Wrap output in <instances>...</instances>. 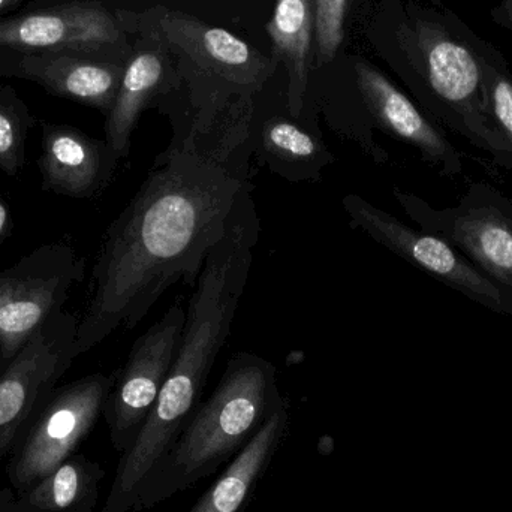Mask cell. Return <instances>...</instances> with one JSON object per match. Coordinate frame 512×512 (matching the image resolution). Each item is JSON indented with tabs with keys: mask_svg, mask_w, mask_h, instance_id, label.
<instances>
[{
	"mask_svg": "<svg viewBox=\"0 0 512 512\" xmlns=\"http://www.w3.org/2000/svg\"><path fill=\"white\" fill-rule=\"evenodd\" d=\"M358 92L372 128L414 147L442 177L463 173V159L441 126L436 125L396 84L369 63L355 65Z\"/></svg>",
	"mask_w": 512,
	"mask_h": 512,
	"instance_id": "obj_12",
	"label": "cell"
},
{
	"mask_svg": "<svg viewBox=\"0 0 512 512\" xmlns=\"http://www.w3.org/2000/svg\"><path fill=\"white\" fill-rule=\"evenodd\" d=\"M104 477L101 465L72 454L24 493L26 504L38 512H93Z\"/></svg>",
	"mask_w": 512,
	"mask_h": 512,
	"instance_id": "obj_19",
	"label": "cell"
},
{
	"mask_svg": "<svg viewBox=\"0 0 512 512\" xmlns=\"http://www.w3.org/2000/svg\"><path fill=\"white\" fill-rule=\"evenodd\" d=\"M393 195L418 230L445 240L498 288L505 315L512 316L511 198L487 182H472L444 209L397 188Z\"/></svg>",
	"mask_w": 512,
	"mask_h": 512,
	"instance_id": "obj_4",
	"label": "cell"
},
{
	"mask_svg": "<svg viewBox=\"0 0 512 512\" xmlns=\"http://www.w3.org/2000/svg\"><path fill=\"white\" fill-rule=\"evenodd\" d=\"M26 102L9 84H0V171L17 177L26 164V141L38 125Z\"/></svg>",
	"mask_w": 512,
	"mask_h": 512,
	"instance_id": "obj_20",
	"label": "cell"
},
{
	"mask_svg": "<svg viewBox=\"0 0 512 512\" xmlns=\"http://www.w3.org/2000/svg\"><path fill=\"white\" fill-rule=\"evenodd\" d=\"M267 30L274 51L288 69L289 114L300 119L306 101L309 54L315 32L312 0H277Z\"/></svg>",
	"mask_w": 512,
	"mask_h": 512,
	"instance_id": "obj_17",
	"label": "cell"
},
{
	"mask_svg": "<svg viewBox=\"0 0 512 512\" xmlns=\"http://www.w3.org/2000/svg\"><path fill=\"white\" fill-rule=\"evenodd\" d=\"M80 319L60 312L0 370V463L23 438L74 363Z\"/></svg>",
	"mask_w": 512,
	"mask_h": 512,
	"instance_id": "obj_7",
	"label": "cell"
},
{
	"mask_svg": "<svg viewBox=\"0 0 512 512\" xmlns=\"http://www.w3.org/2000/svg\"><path fill=\"white\" fill-rule=\"evenodd\" d=\"M286 400L273 363L239 352L207 402H201L171 453L141 487L134 512H144L212 477L228 465Z\"/></svg>",
	"mask_w": 512,
	"mask_h": 512,
	"instance_id": "obj_3",
	"label": "cell"
},
{
	"mask_svg": "<svg viewBox=\"0 0 512 512\" xmlns=\"http://www.w3.org/2000/svg\"><path fill=\"white\" fill-rule=\"evenodd\" d=\"M161 57L152 51L135 54L125 66L116 102L105 122V141L120 161L131 152V137L141 113L149 107L164 81Z\"/></svg>",
	"mask_w": 512,
	"mask_h": 512,
	"instance_id": "obj_18",
	"label": "cell"
},
{
	"mask_svg": "<svg viewBox=\"0 0 512 512\" xmlns=\"http://www.w3.org/2000/svg\"><path fill=\"white\" fill-rule=\"evenodd\" d=\"M490 17L493 23L501 29L512 32V0H492Z\"/></svg>",
	"mask_w": 512,
	"mask_h": 512,
	"instance_id": "obj_23",
	"label": "cell"
},
{
	"mask_svg": "<svg viewBox=\"0 0 512 512\" xmlns=\"http://www.w3.org/2000/svg\"><path fill=\"white\" fill-rule=\"evenodd\" d=\"M248 186L249 170L167 147L105 233L75 355L132 330L179 280L195 285Z\"/></svg>",
	"mask_w": 512,
	"mask_h": 512,
	"instance_id": "obj_1",
	"label": "cell"
},
{
	"mask_svg": "<svg viewBox=\"0 0 512 512\" xmlns=\"http://www.w3.org/2000/svg\"><path fill=\"white\" fill-rule=\"evenodd\" d=\"M342 207L349 225L355 230L363 231L370 239L426 271L439 282L462 292L487 309L505 315L498 288L445 240L408 227L357 194L346 195Z\"/></svg>",
	"mask_w": 512,
	"mask_h": 512,
	"instance_id": "obj_9",
	"label": "cell"
},
{
	"mask_svg": "<svg viewBox=\"0 0 512 512\" xmlns=\"http://www.w3.org/2000/svg\"><path fill=\"white\" fill-rule=\"evenodd\" d=\"M120 57L80 50H0V77L30 81L59 98L110 113L122 83Z\"/></svg>",
	"mask_w": 512,
	"mask_h": 512,
	"instance_id": "obj_11",
	"label": "cell"
},
{
	"mask_svg": "<svg viewBox=\"0 0 512 512\" xmlns=\"http://www.w3.org/2000/svg\"><path fill=\"white\" fill-rule=\"evenodd\" d=\"M122 42L120 18L87 0L29 6L0 17V50H80L120 57Z\"/></svg>",
	"mask_w": 512,
	"mask_h": 512,
	"instance_id": "obj_10",
	"label": "cell"
},
{
	"mask_svg": "<svg viewBox=\"0 0 512 512\" xmlns=\"http://www.w3.org/2000/svg\"><path fill=\"white\" fill-rule=\"evenodd\" d=\"M42 191L60 197L90 200L101 194L116 174L119 156L105 140L71 125L41 120Z\"/></svg>",
	"mask_w": 512,
	"mask_h": 512,
	"instance_id": "obj_13",
	"label": "cell"
},
{
	"mask_svg": "<svg viewBox=\"0 0 512 512\" xmlns=\"http://www.w3.org/2000/svg\"><path fill=\"white\" fill-rule=\"evenodd\" d=\"M162 27L167 38L194 57L203 68L242 86L261 83L262 60L256 59L249 45L228 30L209 27L179 15H167Z\"/></svg>",
	"mask_w": 512,
	"mask_h": 512,
	"instance_id": "obj_16",
	"label": "cell"
},
{
	"mask_svg": "<svg viewBox=\"0 0 512 512\" xmlns=\"http://www.w3.org/2000/svg\"><path fill=\"white\" fill-rule=\"evenodd\" d=\"M14 230V221H12L11 209L0 197V245L8 239Z\"/></svg>",
	"mask_w": 512,
	"mask_h": 512,
	"instance_id": "obj_24",
	"label": "cell"
},
{
	"mask_svg": "<svg viewBox=\"0 0 512 512\" xmlns=\"http://www.w3.org/2000/svg\"><path fill=\"white\" fill-rule=\"evenodd\" d=\"M399 59L424 113L512 170V155L487 117L483 48L486 39L441 0L402 9L394 29Z\"/></svg>",
	"mask_w": 512,
	"mask_h": 512,
	"instance_id": "obj_2",
	"label": "cell"
},
{
	"mask_svg": "<svg viewBox=\"0 0 512 512\" xmlns=\"http://www.w3.org/2000/svg\"><path fill=\"white\" fill-rule=\"evenodd\" d=\"M24 0H0V17L20 11Z\"/></svg>",
	"mask_w": 512,
	"mask_h": 512,
	"instance_id": "obj_25",
	"label": "cell"
},
{
	"mask_svg": "<svg viewBox=\"0 0 512 512\" xmlns=\"http://www.w3.org/2000/svg\"><path fill=\"white\" fill-rule=\"evenodd\" d=\"M481 62L487 117L512 155V72L504 54L489 41Z\"/></svg>",
	"mask_w": 512,
	"mask_h": 512,
	"instance_id": "obj_21",
	"label": "cell"
},
{
	"mask_svg": "<svg viewBox=\"0 0 512 512\" xmlns=\"http://www.w3.org/2000/svg\"><path fill=\"white\" fill-rule=\"evenodd\" d=\"M251 153L259 167L289 183H316L336 156L321 135L283 117L264 120L252 134Z\"/></svg>",
	"mask_w": 512,
	"mask_h": 512,
	"instance_id": "obj_15",
	"label": "cell"
},
{
	"mask_svg": "<svg viewBox=\"0 0 512 512\" xmlns=\"http://www.w3.org/2000/svg\"><path fill=\"white\" fill-rule=\"evenodd\" d=\"M348 0H312L315 41L321 63L331 62L345 38Z\"/></svg>",
	"mask_w": 512,
	"mask_h": 512,
	"instance_id": "obj_22",
	"label": "cell"
},
{
	"mask_svg": "<svg viewBox=\"0 0 512 512\" xmlns=\"http://www.w3.org/2000/svg\"><path fill=\"white\" fill-rule=\"evenodd\" d=\"M116 373H93L57 387L15 445L8 478L26 493L75 454L104 412Z\"/></svg>",
	"mask_w": 512,
	"mask_h": 512,
	"instance_id": "obj_6",
	"label": "cell"
},
{
	"mask_svg": "<svg viewBox=\"0 0 512 512\" xmlns=\"http://www.w3.org/2000/svg\"><path fill=\"white\" fill-rule=\"evenodd\" d=\"M186 309L176 303L158 322L141 334L105 402L104 415L111 444L117 453L131 448L146 423L182 342Z\"/></svg>",
	"mask_w": 512,
	"mask_h": 512,
	"instance_id": "obj_8",
	"label": "cell"
},
{
	"mask_svg": "<svg viewBox=\"0 0 512 512\" xmlns=\"http://www.w3.org/2000/svg\"><path fill=\"white\" fill-rule=\"evenodd\" d=\"M289 429L288 403L276 409L254 439L188 512H245L282 447Z\"/></svg>",
	"mask_w": 512,
	"mask_h": 512,
	"instance_id": "obj_14",
	"label": "cell"
},
{
	"mask_svg": "<svg viewBox=\"0 0 512 512\" xmlns=\"http://www.w3.org/2000/svg\"><path fill=\"white\" fill-rule=\"evenodd\" d=\"M86 276V258L66 242L39 246L0 271V370L62 312Z\"/></svg>",
	"mask_w": 512,
	"mask_h": 512,
	"instance_id": "obj_5",
	"label": "cell"
}]
</instances>
